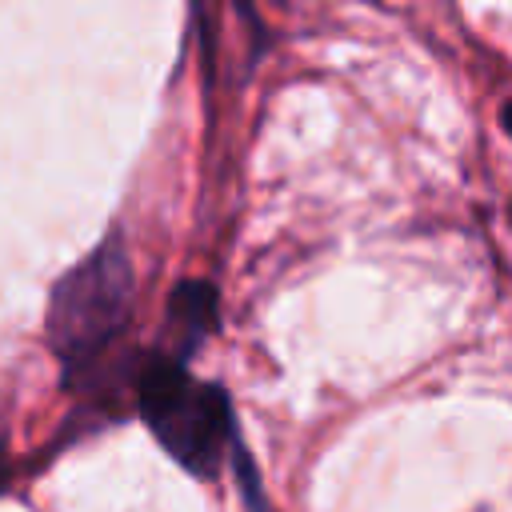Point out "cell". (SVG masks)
<instances>
[{
    "instance_id": "3",
    "label": "cell",
    "mask_w": 512,
    "mask_h": 512,
    "mask_svg": "<svg viewBox=\"0 0 512 512\" xmlns=\"http://www.w3.org/2000/svg\"><path fill=\"white\" fill-rule=\"evenodd\" d=\"M216 328V288L204 280H184L168 300V348L164 356L184 360Z\"/></svg>"
},
{
    "instance_id": "1",
    "label": "cell",
    "mask_w": 512,
    "mask_h": 512,
    "mask_svg": "<svg viewBox=\"0 0 512 512\" xmlns=\"http://www.w3.org/2000/svg\"><path fill=\"white\" fill-rule=\"evenodd\" d=\"M132 320V260L112 232L80 264H72L48 300V348L60 360L68 388H96L104 364L124 340Z\"/></svg>"
},
{
    "instance_id": "2",
    "label": "cell",
    "mask_w": 512,
    "mask_h": 512,
    "mask_svg": "<svg viewBox=\"0 0 512 512\" xmlns=\"http://www.w3.org/2000/svg\"><path fill=\"white\" fill-rule=\"evenodd\" d=\"M136 404L160 448L200 480L216 476L224 456L240 444L228 392L220 384L196 380L180 360L164 352L148 356L140 368Z\"/></svg>"
},
{
    "instance_id": "4",
    "label": "cell",
    "mask_w": 512,
    "mask_h": 512,
    "mask_svg": "<svg viewBox=\"0 0 512 512\" xmlns=\"http://www.w3.org/2000/svg\"><path fill=\"white\" fill-rule=\"evenodd\" d=\"M8 480H12V456H8V448L0 444V492L8 488Z\"/></svg>"
}]
</instances>
